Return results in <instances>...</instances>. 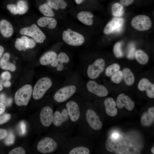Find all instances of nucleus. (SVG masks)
Listing matches in <instances>:
<instances>
[{
    "label": "nucleus",
    "mask_w": 154,
    "mask_h": 154,
    "mask_svg": "<svg viewBox=\"0 0 154 154\" xmlns=\"http://www.w3.org/2000/svg\"><path fill=\"white\" fill-rule=\"evenodd\" d=\"M122 43L120 42H117L114 45L113 48V52L115 56L117 58L122 57L123 54L121 49Z\"/></svg>",
    "instance_id": "obj_35"
},
{
    "label": "nucleus",
    "mask_w": 154,
    "mask_h": 154,
    "mask_svg": "<svg viewBox=\"0 0 154 154\" xmlns=\"http://www.w3.org/2000/svg\"><path fill=\"white\" fill-rule=\"evenodd\" d=\"M134 0H120V3L123 6L127 7L133 3Z\"/></svg>",
    "instance_id": "obj_44"
},
{
    "label": "nucleus",
    "mask_w": 154,
    "mask_h": 154,
    "mask_svg": "<svg viewBox=\"0 0 154 154\" xmlns=\"http://www.w3.org/2000/svg\"><path fill=\"white\" fill-rule=\"evenodd\" d=\"M136 50L134 45L133 44H131L129 46V50L127 54V57L129 59H133L135 56V54Z\"/></svg>",
    "instance_id": "obj_39"
},
{
    "label": "nucleus",
    "mask_w": 154,
    "mask_h": 154,
    "mask_svg": "<svg viewBox=\"0 0 154 154\" xmlns=\"http://www.w3.org/2000/svg\"><path fill=\"white\" fill-rule=\"evenodd\" d=\"M5 142L6 145H10L13 144L15 141V137L14 134L12 132H10L6 137Z\"/></svg>",
    "instance_id": "obj_37"
},
{
    "label": "nucleus",
    "mask_w": 154,
    "mask_h": 154,
    "mask_svg": "<svg viewBox=\"0 0 154 154\" xmlns=\"http://www.w3.org/2000/svg\"><path fill=\"white\" fill-rule=\"evenodd\" d=\"M16 5L18 14L23 15L26 13L28 10V4L25 0H19Z\"/></svg>",
    "instance_id": "obj_33"
},
{
    "label": "nucleus",
    "mask_w": 154,
    "mask_h": 154,
    "mask_svg": "<svg viewBox=\"0 0 154 154\" xmlns=\"http://www.w3.org/2000/svg\"><path fill=\"white\" fill-rule=\"evenodd\" d=\"M38 25L41 27H47L53 29L57 25V21L55 19L50 17H44L40 18L37 22Z\"/></svg>",
    "instance_id": "obj_24"
},
{
    "label": "nucleus",
    "mask_w": 154,
    "mask_h": 154,
    "mask_svg": "<svg viewBox=\"0 0 154 154\" xmlns=\"http://www.w3.org/2000/svg\"><path fill=\"white\" fill-rule=\"evenodd\" d=\"M93 17L94 15L91 13L87 11L80 12L77 15L78 20L84 24L88 26H91L93 24Z\"/></svg>",
    "instance_id": "obj_26"
},
{
    "label": "nucleus",
    "mask_w": 154,
    "mask_h": 154,
    "mask_svg": "<svg viewBox=\"0 0 154 154\" xmlns=\"http://www.w3.org/2000/svg\"><path fill=\"white\" fill-rule=\"evenodd\" d=\"M0 102L8 106L11 105L12 100L11 99L7 98L4 94H2L0 95Z\"/></svg>",
    "instance_id": "obj_38"
},
{
    "label": "nucleus",
    "mask_w": 154,
    "mask_h": 154,
    "mask_svg": "<svg viewBox=\"0 0 154 154\" xmlns=\"http://www.w3.org/2000/svg\"><path fill=\"white\" fill-rule=\"evenodd\" d=\"M35 45L36 43L33 39L24 35L21 38H17L15 43V47L20 51H25L29 48H33Z\"/></svg>",
    "instance_id": "obj_18"
},
{
    "label": "nucleus",
    "mask_w": 154,
    "mask_h": 154,
    "mask_svg": "<svg viewBox=\"0 0 154 154\" xmlns=\"http://www.w3.org/2000/svg\"><path fill=\"white\" fill-rule=\"evenodd\" d=\"M5 110V106L3 103H0V115L2 114Z\"/></svg>",
    "instance_id": "obj_47"
},
{
    "label": "nucleus",
    "mask_w": 154,
    "mask_h": 154,
    "mask_svg": "<svg viewBox=\"0 0 154 154\" xmlns=\"http://www.w3.org/2000/svg\"><path fill=\"white\" fill-rule=\"evenodd\" d=\"M105 61L103 58L96 59L91 64H89L86 69L87 76L91 79L97 78L104 71L105 66Z\"/></svg>",
    "instance_id": "obj_11"
},
{
    "label": "nucleus",
    "mask_w": 154,
    "mask_h": 154,
    "mask_svg": "<svg viewBox=\"0 0 154 154\" xmlns=\"http://www.w3.org/2000/svg\"><path fill=\"white\" fill-rule=\"evenodd\" d=\"M86 92L100 97H105L108 94V90L104 86L92 80L87 82L85 85H84L80 93Z\"/></svg>",
    "instance_id": "obj_13"
},
{
    "label": "nucleus",
    "mask_w": 154,
    "mask_h": 154,
    "mask_svg": "<svg viewBox=\"0 0 154 154\" xmlns=\"http://www.w3.org/2000/svg\"><path fill=\"white\" fill-rule=\"evenodd\" d=\"M86 100L76 94L64 103L73 127L78 125L82 117Z\"/></svg>",
    "instance_id": "obj_6"
},
{
    "label": "nucleus",
    "mask_w": 154,
    "mask_h": 154,
    "mask_svg": "<svg viewBox=\"0 0 154 154\" xmlns=\"http://www.w3.org/2000/svg\"><path fill=\"white\" fill-rule=\"evenodd\" d=\"M4 51V48L2 46L0 45V58L2 55Z\"/></svg>",
    "instance_id": "obj_49"
},
{
    "label": "nucleus",
    "mask_w": 154,
    "mask_h": 154,
    "mask_svg": "<svg viewBox=\"0 0 154 154\" xmlns=\"http://www.w3.org/2000/svg\"><path fill=\"white\" fill-rule=\"evenodd\" d=\"M131 24L135 29L140 31L149 29L152 25L150 17L143 15H139L133 17L131 20Z\"/></svg>",
    "instance_id": "obj_15"
},
{
    "label": "nucleus",
    "mask_w": 154,
    "mask_h": 154,
    "mask_svg": "<svg viewBox=\"0 0 154 154\" xmlns=\"http://www.w3.org/2000/svg\"><path fill=\"white\" fill-rule=\"evenodd\" d=\"M52 82L48 77H44L39 79L35 84L33 91V96L36 100L42 98L52 87Z\"/></svg>",
    "instance_id": "obj_9"
},
{
    "label": "nucleus",
    "mask_w": 154,
    "mask_h": 154,
    "mask_svg": "<svg viewBox=\"0 0 154 154\" xmlns=\"http://www.w3.org/2000/svg\"><path fill=\"white\" fill-rule=\"evenodd\" d=\"M11 115L9 114H5L0 116V125L5 123L11 119Z\"/></svg>",
    "instance_id": "obj_40"
},
{
    "label": "nucleus",
    "mask_w": 154,
    "mask_h": 154,
    "mask_svg": "<svg viewBox=\"0 0 154 154\" xmlns=\"http://www.w3.org/2000/svg\"><path fill=\"white\" fill-rule=\"evenodd\" d=\"M20 127L21 134H24L26 131V125L24 121L21 122L20 123Z\"/></svg>",
    "instance_id": "obj_46"
},
{
    "label": "nucleus",
    "mask_w": 154,
    "mask_h": 154,
    "mask_svg": "<svg viewBox=\"0 0 154 154\" xmlns=\"http://www.w3.org/2000/svg\"><path fill=\"white\" fill-rule=\"evenodd\" d=\"M20 33L21 35L31 37L38 43H43L46 39L45 35L35 24L21 29Z\"/></svg>",
    "instance_id": "obj_14"
},
{
    "label": "nucleus",
    "mask_w": 154,
    "mask_h": 154,
    "mask_svg": "<svg viewBox=\"0 0 154 154\" xmlns=\"http://www.w3.org/2000/svg\"><path fill=\"white\" fill-rule=\"evenodd\" d=\"M154 121V107L149 108L147 112H144L141 118V125L149 127L153 124Z\"/></svg>",
    "instance_id": "obj_22"
},
{
    "label": "nucleus",
    "mask_w": 154,
    "mask_h": 154,
    "mask_svg": "<svg viewBox=\"0 0 154 154\" xmlns=\"http://www.w3.org/2000/svg\"><path fill=\"white\" fill-rule=\"evenodd\" d=\"M112 11L113 15L115 17H121L124 13V7L120 3H115L112 7Z\"/></svg>",
    "instance_id": "obj_32"
},
{
    "label": "nucleus",
    "mask_w": 154,
    "mask_h": 154,
    "mask_svg": "<svg viewBox=\"0 0 154 154\" xmlns=\"http://www.w3.org/2000/svg\"><path fill=\"white\" fill-rule=\"evenodd\" d=\"M62 38L66 44L74 46H80L85 41L84 38L82 35L69 29L63 32Z\"/></svg>",
    "instance_id": "obj_12"
},
{
    "label": "nucleus",
    "mask_w": 154,
    "mask_h": 154,
    "mask_svg": "<svg viewBox=\"0 0 154 154\" xmlns=\"http://www.w3.org/2000/svg\"><path fill=\"white\" fill-rule=\"evenodd\" d=\"M3 84L5 87H8L11 86V83L9 80H7L4 81Z\"/></svg>",
    "instance_id": "obj_48"
},
{
    "label": "nucleus",
    "mask_w": 154,
    "mask_h": 154,
    "mask_svg": "<svg viewBox=\"0 0 154 154\" xmlns=\"http://www.w3.org/2000/svg\"><path fill=\"white\" fill-rule=\"evenodd\" d=\"M26 153L24 149L21 147H16L9 153V154H25Z\"/></svg>",
    "instance_id": "obj_41"
},
{
    "label": "nucleus",
    "mask_w": 154,
    "mask_h": 154,
    "mask_svg": "<svg viewBox=\"0 0 154 154\" xmlns=\"http://www.w3.org/2000/svg\"><path fill=\"white\" fill-rule=\"evenodd\" d=\"M10 55L8 52L5 53L0 61V67L3 69L13 72L15 70L16 67L12 63L9 62Z\"/></svg>",
    "instance_id": "obj_27"
},
{
    "label": "nucleus",
    "mask_w": 154,
    "mask_h": 154,
    "mask_svg": "<svg viewBox=\"0 0 154 154\" xmlns=\"http://www.w3.org/2000/svg\"><path fill=\"white\" fill-rule=\"evenodd\" d=\"M71 131L62 133L56 139L50 137L43 138L38 143V151L43 154L50 153L57 151L59 153L63 147L68 138L70 136Z\"/></svg>",
    "instance_id": "obj_4"
},
{
    "label": "nucleus",
    "mask_w": 154,
    "mask_h": 154,
    "mask_svg": "<svg viewBox=\"0 0 154 154\" xmlns=\"http://www.w3.org/2000/svg\"><path fill=\"white\" fill-rule=\"evenodd\" d=\"M3 82H4L1 79L0 80V91H1L3 88L2 85Z\"/></svg>",
    "instance_id": "obj_50"
},
{
    "label": "nucleus",
    "mask_w": 154,
    "mask_h": 154,
    "mask_svg": "<svg viewBox=\"0 0 154 154\" xmlns=\"http://www.w3.org/2000/svg\"><path fill=\"white\" fill-rule=\"evenodd\" d=\"M56 69L60 75L69 74L72 65V60L66 52H62L58 54L56 60L50 64Z\"/></svg>",
    "instance_id": "obj_8"
},
{
    "label": "nucleus",
    "mask_w": 154,
    "mask_h": 154,
    "mask_svg": "<svg viewBox=\"0 0 154 154\" xmlns=\"http://www.w3.org/2000/svg\"><path fill=\"white\" fill-rule=\"evenodd\" d=\"M7 9L10 13L13 15L17 14V11L16 5L14 4H9L7 6Z\"/></svg>",
    "instance_id": "obj_42"
},
{
    "label": "nucleus",
    "mask_w": 154,
    "mask_h": 154,
    "mask_svg": "<svg viewBox=\"0 0 154 154\" xmlns=\"http://www.w3.org/2000/svg\"><path fill=\"white\" fill-rule=\"evenodd\" d=\"M57 55V54L54 51L47 52L40 58V63L43 66L50 65L56 60Z\"/></svg>",
    "instance_id": "obj_25"
},
{
    "label": "nucleus",
    "mask_w": 154,
    "mask_h": 154,
    "mask_svg": "<svg viewBox=\"0 0 154 154\" xmlns=\"http://www.w3.org/2000/svg\"><path fill=\"white\" fill-rule=\"evenodd\" d=\"M76 3L77 4H80L84 0H74Z\"/></svg>",
    "instance_id": "obj_51"
},
{
    "label": "nucleus",
    "mask_w": 154,
    "mask_h": 154,
    "mask_svg": "<svg viewBox=\"0 0 154 154\" xmlns=\"http://www.w3.org/2000/svg\"><path fill=\"white\" fill-rule=\"evenodd\" d=\"M0 32L3 37L8 38L13 34V28L9 21L5 19H2L0 21Z\"/></svg>",
    "instance_id": "obj_23"
},
{
    "label": "nucleus",
    "mask_w": 154,
    "mask_h": 154,
    "mask_svg": "<svg viewBox=\"0 0 154 154\" xmlns=\"http://www.w3.org/2000/svg\"><path fill=\"white\" fill-rule=\"evenodd\" d=\"M78 135L86 138L89 129L96 131L100 130L103 123L94 109L85 101L82 117L78 123Z\"/></svg>",
    "instance_id": "obj_2"
},
{
    "label": "nucleus",
    "mask_w": 154,
    "mask_h": 154,
    "mask_svg": "<svg viewBox=\"0 0 154 154\" xmlns=\"http://www.w3.org/2000/svg\"><path fill=\"white\" fill-rule=\"evenodd\" d=\"M151 151L152 154H154V147L153 146L151 149Z\"/></svg>",
    "instance_id": "obj_52"
},
{
    "label": "nucleus",
    "mask_w": 154,
    "mask_h": 154,
    "mask_svg": "<svg viewBox=\"0 0 154 154\" xmlns=\"http://www.w3.org/2000/svg\"><path fill=\"white\" fill-rule=\"evenodd\" d=\"M47 2L52 9L57 10L64 9L67 6V3L64 0H46Z\"/></svg>",
    "instance_id": "obj_29"
},
{
    "label": "nucleus",
    "mask_w": 154,
    "mask_h": 154,
    "mask_svg": "<svg viewBox=\"0 0 154 154\" xmlns=\"http://www.w3.org/2000/svg\"><path fill=\"white\" fill-rule=\"evenodd\" d=\"M116 103L118 108L121 109L125 107L129 111H132L135 106L134 101L128 96L123 93H121L118 96Z\"/></svg>",
    "instance_id": "obj_19"
},
{
    "label": "nucleus",
    "mask_w": 154,
    "mask_h": 154,
    "mask_svg": "<svg viewBox=\"0 0 154 154\" xmlns=\"http://www.w3.org/2000/svg\"><path fill=\"white\" fill-rule=\"evenodd\" d=\"M39 9L40 12L46 17H52L54 16L52 9L47 2L40 5Z\"/></svg>",
    "instance_id": "obj_31"
},
{
    "label": "nucleus",
    "mask_w": 154,
    "mask_h": 154,
    "mask_svg": "<svg viewBox=\"0 0 154 154\" xmlns=\"http://www.w3.org/2000/svg\"><path fill=\"white\" fill-rule=\"evenodd\" d=\"M123 78L122 72L120 70H118L112 76L111 79L112 82L117 84L121 82Z\"/></svg>",
    "instance_id": "obj_36"
},
{
    "label": "nucleus",
    "mask_w": 154,
    "mask_h": 154,
    "mask_svg": "<svg viewBox=\"0 0 154 154\" xmlns=\"http://www.w3.org/2000/svg\"><path fill=\"white\" fill-rule=\"evenodd\" d=\"M123 78L126 84L128 86L133 85L135 82L134 75L129 68H124L123 71Z\"/></svg>",
    "instance_id": "obj_28"
},
{
    "label": "nucleus",
    "mask_w": 154,
    "mask_h": 154,
    "mask_svg": "<svg viewBox=\"0 0 154 154\" xmlns=\"http://www.w3.org/2000/svg\"><path fill=\"white\" fill-rule=\"evenodd\" d=\"M11 78V75L10 73L8 72H3L1 76V78L3 82L9 80Z\"/></svg>",
    "instance_id": "obj_43"
},
{
    "label": "nucleus",
    "mask_w": 154,
    "mask_h": 154,
    "mask_svg": "<svg viewBox=\"0 0 154 154\" xmlns=\"http://www.w3.org/2000/svg\"><path fill=\"white\" fill-rule=\"evenodd\" d=\"M32 92V87L29 84L25 85L19 88L15 93L14 96L16 105L19 106H27Z\"/></svg>",
    "instance_id": "obj_10"
},
{
    "label": "nucleus",
    "mask_w": 154,
    "mask_h": 154,
    "mask_svg": "<svg viewBox=\"0 0 154 154\" xmlns=\"http://www.w3.org/2000/svg\"><path fill=\"white\" fill-rule=\"evenodd\" d=\"M135 57L139 63L143 65L147 63L149 60L147 54L141 50H138L136 51Z\"/></svg>",
    "instance_id": "obj_30"
},
{
    "label": "nucleus",
    "mask_w": 154,
    "mask_h": 154,
    "mask_svg": "<svg viewBox=\"0 0 154 154\" xmlns=\"http://www.w3.org/2000/svg\"><path fill=\"white\" fill-rule=\"evenodd\" d=\"M104 105L106 112L108 115L110 117H114L117 115V110L116 107V103L112 98H106L104 101Z\"/></svg>",
    "instance_id": "obj_21"
},
{
    "label": "nucleus",
    "mask_w": 154,
    "mask_h": 154,
    "mask_svg": "<svg viewBox=\"0 0 154 154\" xmlns=\"http://www.w3.org/2000/svg\"><path fill=\"white\" fill-rule=\"evenodd\" d=\"M52 124L57 129V132L71 130L73 127L64 103L60 104L54 112Z\"/></svg>",
    "instance_id": "obj_7"
},
{
    "label": "nucleus",
    "mask_w": 154,
    "mask_h": 154,
    "mask_svg": "<svg viewBox=\"0 0 154 154\" xmlns=\"http://www.w3.org/2000/svg\"><path fill=\"white\" fill-rule=\"evenodd\" d=\"M120 68V67L118 64L114 63L107 68L106 70L105 74L107 76H110L119 70Z\"/></svg>",
    "instance_id": "obj_34"
},
{
    "label": "nucleus",
    "mask_w": 154,
    "mask_h": 154,
    "mask_svg": "<svg viewBox=\"0 0 154 154\" xmlns=\"http://www.w3.org/2000/svg\"><path fill=\"white\" fill-rule=\"evenodd\" d=\"M54 112L52 108L46 106L41 109L40 114V119L42 125L45 127H48L52 124Z\"/></svg>",
    "instance_id": "obj_17"
},
{
    "label": "nucleus",
    "mask_w": 154,
    "mask_h": 154,
    "mask_svg": "<svg viewBox=\"0 0 154 154\" xmlns=\"http://www.w3.org/2000/svg\"><path fill=\"white\" fill-rule=\"evenodd\" d=\"M7 134L8 133L6 130L0 129V140L6 137Z\"/></svg>",
    "instance_id": "obj_45"
},
{
    "label": "nucleus",
    "mask_w": 154,
    "mask_h": 154,
    "mask_svg": "<svg viewBox=\"0 0 154 154\" xmlns=\"http://www.w3.org/2000/svg\"><path fill=\"white\" fill-rule=\"evenodd\" d=\"M138 88L141 91H145L147 96L149 98H154V84L147 79L143 78L139 81Z\"/></svg>",
    "instance_id": "obj_20"
},
{
    "label": "nucleus",
    "mask_w": 154,
    "mask_h": 154,
    "mask_svg": "<svg viewBox=\"0 0 154 154\" xmlns=\"http://www.w3.org/2000/svg\"><path fill=\"white\" fill-rule=\"evenodd\" d=\"M88 139L79 135L70 136L58 153L66 154H90V150L87 144Z\"/></svg>",
    "instance_id": "obj_5"
},
{
    "label": "nucleus",
    "mask_w": 154,
    "mask_h": 154,
    "mask_svg": "<svg viewBox=\"0 0 154 154\" xmlns=\"http://www.w3.org/2000/svg\"><path fill=\"white\" fill-rule=\"evenodd\" d=\"M105 145L108 151L116 154L140 153L139 151L129 141L116 133L108 137Z\"/></svg>",
    "instance_id": "obj_3"
},
{
    "label": "nucleus",
    "mask_w": 154,
    "mask_h": 154,
    "mask_svg": "<svg viewBox=\"0 0 154 154\" xmlns=\"http://www.w3.org/2000/svg\"><path fill=\"white\" fill-rule=\"evenodd\" d=\"M124 23V19L121 17H115L108 22L105 26L104 33L106 35L119 32L122 29Z\"/></svg>",
    "instance_id": "obj_16"
},
{
    "label": "nucleus",
    "mask_w": 154,
    "mask_h": 154,
    "mask_svg": "<svg viewBox=\"0 0 154 154\" xmlns=\"http://www.w3.org/2000/svg\"><path fill=\"white\" fill-rule=\"evenodd\" d=\"M60 85L54 93L53 98L59 104L64 103L74 95L79 94L84 84H82L77 75L72 74Z\"/></svg>",
    "instance_id": "obj_1"
}]
</instances>
